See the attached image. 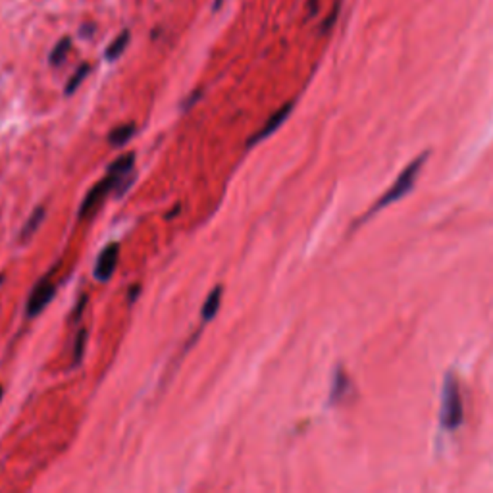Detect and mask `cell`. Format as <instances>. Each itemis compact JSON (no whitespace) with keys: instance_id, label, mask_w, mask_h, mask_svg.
<instances>
[{"instance_id":"21","label":"cell","mask_w":493,"mask_h":493,"mask_svg":"<svg viewBox=\"0 0 493 493\" xmlns=\"http://www.w3.org/2000/svg\"><path fill=\"white\" fill-rule=\"evenodd\" d=\"M2 282H4V276H2V274H0V285H2Z\"/></svg>"},{"instance_id":"6","label":"cell","mask_w":493,"mask_h":493,"mask_svg":"<svg viewBox=\"0 0 493 493\" xmlns=\"http://www.w3.org/2000/svg\"><path fill=\"white\" fill-rule=\"evenodd\" d=\"M291 110H293V102H287V104H284V106L277 110V112H274V114L270 116V120H268L266 124H264V127L260 129L259 134H254L251 139L247 141V147H252V145H257V143H260L262 139L270 137V135L274 134V131H277V129H280V126H282L285 120H287V116L291 114Z\"/></svg>"},{"instance_id":"20","label":"cell","mask_w":493,"mask_h":493,"mask_svg":"<svg viewBox=\"0 0 493 493\" xmlns=\"http://www.w3.org/2000/svg\"><path fill=\"white\" fill-rule=\"evenodd\" d=\"M222 2H224V0H216V2H214V10H216V12L220 10V6H222Z\"/></svg>"},{"instance_id":"3","label":"cell","mask_w":493,"mask_h":493,"mask_svg":"<svg viewBox=\"0 0 493 493\" xmlns=\"http://www.w3.org/2000/svg\"><path fill=\"white\" fill-rule=\"evenodd\" d=\"M122 179H124V176H112V174H108V176L104 177L102 181H99V184L92 187L91 191L85 195L83 202H81V209H79V218H85L89 216V212H92V210L99 207V202L108 195L114 187H118V185L122 184Z\"/></svg>"},{"instance_id":"14","label":"cell","mask_w":493,"mask_h":493,"mask_svg":"<svg viewBox=\"0 0 493 493\" xmlns=\"http://www.w3.org/2000/svg\"><path fill=\"white\" fill-rule=\"evenodd\" d=\"M85 345H87V330L81 328L76 335V343H74V366L81 364L85 355Z\"/></svg>"},{"instance_id":"17","label":"cell","mask_w":493,"mask_h":493,"mask_svg":"<svg viewBox=\"0 0 493 493\" xmlns=\"http://www.w3.org/2000/svg\"><path fill=\"white\" fill-rule=\"evenodd\" d=\"M199 97H201V91H197L195 95H191V97H189V99L184 102V110H189V106H191V104H195Z\"/></svg>"},{"instance_id":"9","label":"cell","mask_w":493,"mask_h":493,"mask_svg":"<svg viewBox=\"0 0 493 493\" xmlns=\"http://www.w3.org/2000/svg\"><path fill=\"white\" fill-rule=\"evenodd\" d=\"M129 39H131V33H129V29H124V31L118 35L116 39H114V41H112L108 45V49H106V52H104V56H106V60L120 58V56L124 54V51L127 49V45H129Z\"/></svg>"},{"instance_id":"18","label":"cell","mask_w":493,"mask_h":493,"mask_svg":"<svg viewBox=\"0 0 493 493\" xmlns=\"http://www.w3.org/2000/svg\"><path fill=\"white\" fill-rule=\"evenodd\" d=\"M318 10V0H309V14L310 16H314Z\"/></svg>"},{"instance_id":"2","label":"cell","mask_w":493,"mask_h":493,"mask_svg":"<svg viewBox=\"0 0 493 493\" xmlns=\"http://www.w3.org/2000/svg\"><path fill=\"white\" fill-rule=\"evenodd\" d=\"M442 426L445 430H457L462 422V399H460L459 384L453 376L445 378L442 395Z\"/></svg>"},{"instance_id":"4","label":"cell","mask_w":493,"mask_h":493,"mask_svg":"<svg viewBox=\"0 0 493 493\" xmlns=\"http://www.w3.org/2000/svg\"><path fill=\"white\" fill-rule=\"evenodd\" d=\"M54 293H56V287H54V284L51 282V276L42 277L41 282L35 285L33 291L29 295V299H27V316L33 318L37 316V314H41L45 307L52 301Z\"/></svg>"},{"instance_id":"19","label":"cell","mask_w":493,"mask_h":493,"mask_svg":"<svg viewBox=\"0 0 493 493\" xmlns=\"http://www.w3.org/2000/svg\"><path fill=\"white\" fill-rule=\"evenodd\" d=\"M179 210H181V207H176V209L172 210V212H168V220H172V218H174V214H176V212H179Z\"/></svg>"},{"instance_id":"16","label":"cell","mask_w":493,"mask_h":493,"mask_svg":"<svg viewBox=\"0 0 493 493\" xmlns=\"http://www.w3.org/2000/svg\"><path fill=\"white\" fill-rule=\"evenodd\" d=\"M87 305V297H81L79 299V302L76 305V310H74V314H72V322H77L79 318H81V314H83V307Z\"/></svg>"},{"instance_id":"1","label":"cell","mask_w":493,"mask_h":493,"mask_svg":"<svg viewBox=\"0 0 493 493\" xmlns=\"http://www.w3.org/2000/svg\"><path fill=\"white\" fill-rule=\"evenodd\" d=\"M426 159L428 154L424 152L420 159H417L412 164H409V166L405 168V170L401 172V176L393 181V185L387 189V193H385L384 197H380V201L374 204V209L368 212V216L374 214V212H378L380 209H384V207H389L391 202L399 201L401 197H405V195L412 189V185H414V181H417L418 174H420V170H422V166H424Z\"/></svg>"},{"instance_id":"15","label":"cell","mask_w":493,"mask_h":493,"mask_svg":"<svg viewBox=\"0 0 493 493\" xmlns=\"http://www.w3.org/2000/svg\"><path fill=\"white\" fill-rule=\"evenodd\" d=\"M339 12H341V8H339V2H335L334 8L330 10V14H328V17L324 19V24H322V27H320V33H328V31H330V29L335 26Z\"/></svg>"},{"instance_id":"7","label":"cell","mask_w":493,"mask_h":493,"mask_svg":"<svg viewBox=\"0 0 493 493\" xmlns=\"http://www.w3.org/2000/svg\"><path fill=\"white\" fill-rule=\"evenodd\" d=\"M220 302H222V287L218 285V287H214V289L209 293L207 301L202 302V310H201L202 322H210L212 318L216 316L218 309H220Z\"/></svg>"},{"instance_id":"10","label":"cell","mask_w":493,"mask_h":493,"mask_svg":"<svg viewBox=\"0 0 493 493\" xmlns=\"http://www.w3.org/2000/svg\"><path fill=\"white\" fill-rule=\"evenodd\" d=\"M134 164H135V154H126V156H120L118 160H114L112 164L108 166V174H112V176H126V174H129L131 170H134Z\"/></svg>"},{"instance_id":"22","label":"cell","mask_w":493,"mask_h":493,"mask_svg":"<svg viewBox=\"0 0 493 493\" xmlns=\"http://www.w3.org/2000/svg\"><path fill=\"white\" fill-rule=\"evenodd\" d=\"M0 399H2V387H0Z\"/></svg>"},{"instance_id":"12","label":"cell","mask_w":493,"mask_h":493,"mask_svg":"<svg viewBox=\"0 0 493 493\" xmlns=\"http://www.w3.org/2000/svg\"><path fill=\"white\" fill-rule=\"evenodd\" d=\"M134 134H135L134 124L120 126V127H116V129H112V131H110L108 143L110 145H116V147H120V145H126V143L131 139V135Z\"/></svg>"},{"instance_id":"5","label":"cell","mask_w":493,"mask_h":493,"mask_svg":"<svg viewBox=\"0 0 493 493\" xmlns=\"http://www.w3.org/2000/svg\"><path fill=\"white\" fill-rule=\"evenodd\" d=\"M118 259H120V245L118 243H110L108 247H104V251L97 259L95 277L101 280V282H108L118 266Z\"/></svg>"},{"instance_id":"8","label":"cell","mask_w":493,"mask_h":493,"mask_svg":"<svg viewBox=\"0 0 493 493\" xmlns=\"http://www.w3.org/2000/svg\"><path fill=\"white\" fill-rule=\"evenodd\" d=\"M42 220H45V209L39 207V209L33 210V214L27 218V222L24 224V227H22L19 241H29L35 235V232H39V226L42 224Z\"/></svg>"},{"instance_id":"13","label":"cell","mask_w":493,"mask_h":493,"mask_svg":"<svg viewBox=\"0 0 493 493\" xmlns=\"http://www.w3.org/2000/svg\"><path fill=\"white\" fill-rule=\"evenodd\" d=\"M89 72H91V66H89V64H81V66L76 70V74L70 77V81L66 83V89H64V92H66V95H72V92L76 91L79 85L83 83V79L89 76Z\"/></svg>"},{"instance_id":"11","label":"cell","mask_w":493,"mask_h":493,"mask_svg":"<svg viewBox=\"0 0 493 493\" xmlns=\"http://www.w3.org/2000/svg\"><path fill=\"white\" fill-rule=\"evenodd\" d=\"M70 51H72V39H70V37L60 39V41L56 42V47L52 49L51 56H49V62H51L52 66H60V64L66 60Z\"/></svg>"}]
</instances>
